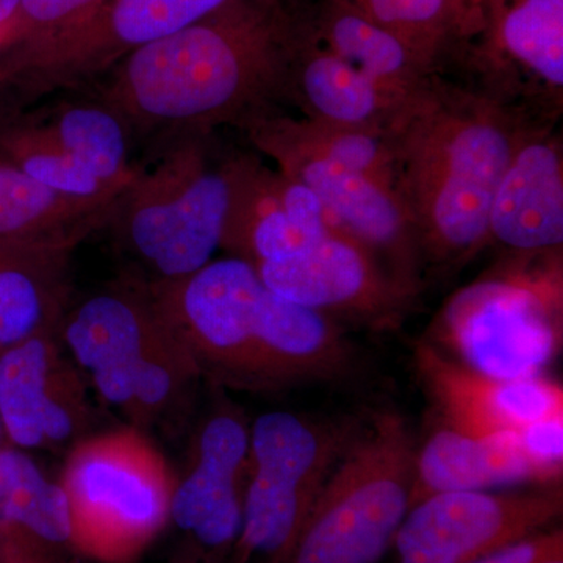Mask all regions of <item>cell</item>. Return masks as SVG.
Segmentation results:
<instances>
[{"instance_id": "cell-1", "label": "cell", "mask_w": 563, "mask_h": 563, "mask_svg": "<svg viewBox=\"0 0 563 563\" xmlns=\"http://www.w3.org/2000/svg\"><path fill=\"white\" fill-rule=\"evenodd\" d=\"M291 27V0H233L125 55L95 81L92 95L154 158L188 136L239 129L282 109Z\"/></svg>"}, {"instance_id": "cell-21", "label": "cell", "mask_w": 563, "mask_h": 563, "mask_svg": "<svg viewBox=\"0 0 563 563\" xmlns=\"http://www.w3.org/2000/svg\"><path fill=\"white\" fill-rule=\"evenodd\" d=\"M68 498L27 451L0 446V563H77Z\"/></svg>"}, {"instance_id": "cell-18", "label": "cell", "mask_w": 563, "mask_h": 563, "mask_svg": "<svg viewBox=\"0 0 563 563\" xmlns=\"http://www.w3.org/2000/svg\"><path fill=\"white\" fill-rule=\"evenodd\" d=\"M415 368L439 421L470 435L517 433L533 422L563 417L562 385L544 376H485L426 340L415 346Z\"/></svg>"}, {"instance_id": "cell-30", "label": "cell", "mask_w": 563, "mask_h": 563, "mask_svg": "<svg viewBox=\"0 0 563 563\" xmlns=\"http://www.w3.org/2000/svg\"><path fill=\"white\" fill-rule=\"evenodd\" d=\"M276 117L282 129L307 150L393 188V154L387 132L318 124L282 109Z\"/></svg>"}, {"instance_id": "cell-12", "label": "cell", "mask_w": 563, "mask_h": 563, "mask_svg": "<svg viewBox=\"0 0 563 563\" xmlns=\"http://www.w3.org/2000/svg\"><path fill=\"white\" fill-rule=\"evenodd\" d=\"M277 110L250 118L236 131L273 161L277 172L313 191L340 231L372 252L399 284L420 295L428 272L412 221L396 191L303 147L282 129Z\"/></svg>"}, {"instance_id": "cell-14", "label": "cell", "mask_w": 563, "mask_h": 563, "mask_svg": "<svg viewBox=\"0 0 563 563\" xmlns=\"http://www.w3.org/2000/svg\"><path fill=\"white\" fill-rule=\"evenodd\" d=\"M562 510L561 484L435 493L410 507L391 548L398 563H472L550 529Z\"/></svg>"}, {"instance_id": "cell-5", "label": "cell", "mask_w": 563, "mask_h": 563, "mask_svg": "<svg viewBox=\"0 0 563 563\" xmlns=\"http://www.w3.org/2000/svg\"><path fill=\"white\" fill-rule=\"evenodd\" d=\"M563 339L562 251L503 254L435 314L426 342L498 379L542 376Z\"/></svg>"}, {"instance_id": "cell-28", "label": "cell", "mask_w": 563, "mask_h": 563, "mask_svg": "<svg viewBox=\"0 0 563 563\" xmlns=\"http://www.w3.org/2000/svg\"><path fill=\"white\" fill-rule=\"evenodd\" d=\"M395 33L437 76L453 68L466 41L479 31L483 9L466 0H339Z\"/></svg>"}, {"instance_id": "cell-22", "label": "cell", "mask_w": 563, "mask_h": 563, "mask_svg": "<svg viewBox=\"0 0 563 563\" xmlns=\"http://www.w3.org/2000/svg\"><path fill=\"white\" fill-rule=\"evenodd\" d=\"M291 9L299 29L313 43L396 98L409 99L437 76L395 33L339 0H291Z\"/></svg>"}, {"instance_id": "cell-6", "label": "cell", "mask_w": 563, "mask_h": 563, "mask_svg": "<svg viewBox=\"0 0 563 563\" xmlns=\"http://www.w3.org/2000/svg\"><path fill=\"white\" fill-rule=\"evenodd\" d=\"M412 431L401 415L362 421L318 496L288 563H377L412 501Z\"/></svg>"}, {"instance_id": "cell-32", "label": "cell", "mask_w": 563, "mask_h": 563, "mask_svg": "<svg viewBox=\"0 0 563 563\" xmlns=\"http://www.w3.org/2000/svg\"><path fill=\"white\" fill-rule=\"evenodd\" d=\"M472 563H563V531L544 529Z\"/></svg>"}, {"instance_id": "cell-11", "label": "cell", "mask_w": 563, "mask_h": 563, "mask_svg": "<svg viewBox=\"0 0 563 563\" xmlns=\"http://www.w3.org/2000/svg\"><path fill=\"white\" fill-rule=\"evenodd\" d=\"M459 84L537 122L563 111V0H485L479 31L451 73ZM451 79V77H450Z\"/></svg>"}, {"instance_id": "cell-9", "label": "cell", "mask_w": 563, "mask_h": 563, "mask_svg": "<svg viewBox=\"0 0 563 563\" xmlns=\"http://www.w3.org/2000/svg\"><path fill=\"white\" fill-rule=\"evenodd\" d=\"M233 0H106L62 31L0 52L14 107L90 87L133 51L206 20Z\"/></svg>"}, {"instance_id": "cell-17", "label": "cell", "mask_w": 563, "mask_h": 563, "mask_svg": "<svg viewBox=\"0 0 563 563\" xmlns=\"http://www.w3.org/2000/svg\"><path fill=\"white\" fill-rule=\"evenodd\" d=\"M340 231L320 199L251 154L236 155L221 250L252 266L282 261ZM342 232V231H340Z\"/></svg>"}, {"instance_id": "cell-29", "label": "cell", "mask_w": 563, "mask_h": 563, "mask_svg": "<svg viewBox=\"0 0 563 563\" xmlns=\"http://www.w3.org/2000/svg\"><path fill=\"white\" fill-rule=\"evenodd\" d=\"M0 158L51 190L90 201H114L125 188L92 176L63 150L35 114H10L0 120Z\"/></svg>"}, {"instance_id": "cell-31", "label": "cell", "mask_w": 563, "mask_h": 563, "mask_svg": "<svg viewBox=\"0 0 563 563\" xmlns=\"http://www.w3.org/2000/svg\"><path fill=\"white\" fill-rule=\"evenodd\" d=\"M102 2L106 0H21L3 49L62 31Z\"/></svg>"}, {"instance_id": "cell-13", "label": "cell", "mask_w": 563, "mask_h": 563, "mask_svg": "<svg viewBox=\"0 0 563 563\" xmlns=\"http://www.w3.org/2000/svg\"><path fill=\"white\" fill-rule=\"evenodd\" d=\"M251 424L239 406L214 396L199 418L179 476H174L169 523L180 533L185 559L222 563L242 529L250 470Z\"/></svg>"}, {"instance_id": "cell-3", "label": "cell", "mask_w": 563, "mask_h": 563, "mask_svg": "<svg viewBox=\"0 0 563 563\" xmlns=\"http://www.w3.org/2000/svg\"><path fill=\"white\" fill-rule=\"evenodd\" d=\"M60 340L96 398L117 410L125 426L169 431L187 421L201 372L144 277L122 274L70 301Z\"/></svg>"}, {"instance_id": "cell-8", "label": "cell", "mask_w": 563, "mask_h": 563, "mask_svg": "<svg viewBox=\"0 0 563 563\" xmlns=\"http://www.w3.org/2000/svg\"><path fill=\"white\" fill-rule=\"evenodd\" d=\"M362 420L263 413L251 424L242 529L232 563H288L318 496Z\"/></svg>"}, {"instance_id": "cell-19", "label": "cell", "mask_w": 563, "mask_h": 563, "mask_svg": "<svg viewBox=\"0 0 563 563\" xmlns=\"http://www.w3.org/2000/svg\"><path fill=\"white\" fill-rule=\"evenodd\" d=\"M488 246L515 255L562 251L563 144L558 124L529 125L515 146L493 196Z\"/></svg>"}, {"instance_id": "cell-35", "label": "cell", "mask_w": 563, "mask_h": 563, "mask_svg": "<svg viewBox=\"0 0 563 563\" xmlns=\"http://www.w3.org/2000/svg\"><path fill=\"white\" fill-rule=\"evenodd\" d=\"M7 443L5 435H3L2 422H0V446Z\"/></svg>"}, {"instance_id": "cell-7", "label": "cell", "mask_w": 563, "mask_h": 563, "mask_svg": "<svg viewBox=\"0 0 563 563\" xmlns=\"http://www.w3.org/2000/svg\"><path fill=\"white\" fill-rule=\"evenodd\" d=\"M58 483L80 558L132 562L169 525L172 470L131 426L92 432L70 446Z\"/></svg>"}, {"instance_id": "cell-37", "label": "cell", "mask_w": 563, "mask_h": 563, "mask_svg": "<svg viewBox=\"0 0 563 563\" xmlns=\"http://www.w3.org/2000/svg\"><path fill=\"white\" fill-rule=\"evenodd\" d=\"M181 563H202V562H196V561H191V559L181 558Z\"/></svg>"}, {"instance_id": "cell-27", "label": "cell", "mask_w": 563, "mask_h": 563, "mask_svg": "<svg viewBox=\"0 0 563 563\" xmlns=\"http://www.w3.org/2000/svg\"><path fill=\"white\" fill-rule=\"evenodd\" d=\"M35 118L70 157L110 187L128 188L143 169L132 163L135 141L128 124L95 95L51 103Z\"/></svg>"}, {"instance_id": "cell-2", "label": "cell", "mask_w": 563, "mask_h": 563, "mask_svg": "<svg viewBox=\"0 0 563 563\" xmlns=\"http://www.w3.org/2000/svg\"><path fill=\"white\" fill-rule=\"evenodd\" d=\"M536 122L444 76H432L404 103L387 132L393 190L412 221L426 272H455L488 246L493 196Z\"/></svg>"}, {"instance_id": "cell-34", "label": "cell", "mask_w": 563, "mask_h": 563, "mask_svg": "<svg viewBox=\"0 0 563 563\" xmlns=\"http://www.w3.org/2000/svg\"><path fill=\"white\" fill-rule=\"evenodd\" d=\"M466 2L472 3L476 9H483L485 0H466Z\"/></svg>"}, {"instance_id": "cell-16", "label": "cell", "mask_w": 563, "mask_h": 563, "mask_svg": "<svg viewBox=\"0 0 563 563\" xmlns=\"http://www.w3.org/2000/svg\"><path fill=\"white\" fill-rule=\"evenodd\" d=\"M84 374L60 331L40 333L0 355V422L7 443L22 451H68L95 429Z\"/></svg>"}, {"instance_id": "cell-20", "label": "cell", "mask_w": 563, "mask_h": 563, "mask_svg": "<svg viewBox=\"0 0 563 563\" xmlns=\"http://www.w3.org/2000/svg\"><path fill=\"white\" fill-rule=\"evenodd\" d=\"M409 99L396 98L322 49L299 29L292 14L285 106L296 107L301 118L333 128L388 132Z\"/></svg>"}, {"instance_id": "cell-33", "label": "cell", "mask_w": 563, "mask_h": 563, "mask_svg": "<svg viewBox=\"0 0 563 563\" xmlns=\"http://www.w3.org/2000/svg\"><path fill=\"white\" fill-rule=\"evenodd\" d=\"M21 0H0V33L7 43L11 24H13L14 16H16L18 9H20ZM5 46V44H3Z\"/></svg>"}, {"instance_id": "cell-36", "label": "cell", "mask_w": 563, "mask_h": 563, "mask_svg": "<svg viewBox=\"0 0 563 563\" xmlns=\"http://www.w3.org/2000/svg\"><path fill=\"white\" fill-rule=\"evenodd\" d=\"M3 44H5V40H3L2 33H0V52L3 49Z\"/></svg>"}, {"instance_id": "cell-10", "label": "cell", "mask_w": 563, "mask_h": 563, "mask_svg": "<svg viewBox=\"0 0 563 563\" xmlns=\"http://www.w3.org/2000/svg\"><path fill=\"white\" fill-rule=\"evenodd\" d=\"M147 284L202 379L233 390L276 391L263 352L269 290L251 263L228 255L181 279Z\"/></svg>"}, {"instance_id": "cell-15", "label": "cell", "mask_w": 563, "mask_h": 563, "mask_svg": "<svg viewBox=\"0 0 563 563\" xmlns=\"http://www.w3.org/2000/svg\"><path fill=\"white\" fill-rule=\"evenodd\" d=\"M265 287L340 324L396 331L417 309L420 295L399 284L372 252L333 231L282 261L254 266Z\"/></svg>"}, {"instance_id": "cell-26", "label": "cell", "mask_w": 563, "mask_h": 563, "mask_svg": "<svg viewBox=\"0 0 563 563\" xmlns=\"http://www.w3.org/2000/svg\"><path fill=\"white\" fill-rule=\"evenodd\" d=\"M117 201L62 195L0 158V243L76 251L92 233L106 229Z\"/></svg>"}, {"instance_id": "cell-25", "label": "cell", "mask_w": 563, "mask_h": 563, "mask_svg": "<svg viewBox=\"0 0 563 563\" xmlns=\"http://www.w3.org/2000/svg\"><path fill=\"white\" fill-rule=\"evenodd\" d=\"M265 358L277 390L344 380L361 363L343 324L276 292L266 322Z\"/></svg>"}, {"instance_id": "cell-23", "label": "cell", "mask_w": 563, "mask_h": 563, "mask_svg": "<svg viewBox=\"0 0 563 563\" xmlns=\"http://www.w3.org/2000/svg\"><path fill=\"white\" fill-rule=\"evenodd\" d=\"M517 484L547 485L517 433L476 437L439 421L421 448L417 444L410 507L435 493Z\"/></svg>"}, {"instance_id": "cell-24", "label": "cell", "mask_w": 563, "mask_h": 563, "mask_svg": "<svg viewBox=\"0 0 563 563\" xmlns=\"http://www.w3.org/2000/svg\"><path fill=\"white\" fill-rule=\"evenodd\" d=\"M73 254L68 247L0 243V355L60 331L73 296Z\"/></svg>"}, {"instance_id": "cell-4", "label": "cell", "mask_w": 563, "mask_h": 563, "mask_svg": "<svg viewBox=\"0 0 563 563\" xmlns=\"http://www.w3.org/2000/svg\"><path fill=\"white\" fill-rule=\"evenodd\" d=\"M214 136L165 147L114 202L106 229L147 282L190 276L221 250L239 152Z\"/></svg>"}]
</instances>
